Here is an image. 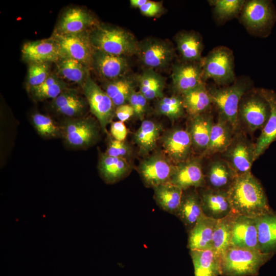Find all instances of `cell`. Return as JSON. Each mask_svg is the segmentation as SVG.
<instances>
[{
    "label": "cell",
    "mask_w": 276,
    "mask_h": 276,
    "mask_svg": "<svg viewBox=\"0 0 276 276\" xmlns=\"http://www.w3.org/2000/svg\"><path fill=\"white\" fill-rule=\"evenodd\" d=\"M227 193L237 215L257 218L271 212L263 188L250 171L237 175Z\"/></svg>",
    "instance_id": "cell-1"
},
{
    "label": "cell",
    "mask_w": 276,
    "mask_h": 276,
    "mask_svg": "<svg viewBox=\"0 0 276 276\" xmlns=\"http://www.w3.org/2000/svg\"><path fill=\"white\" fill-rule=\"evenodd\" d=\"M272 255L258 249L230 246L220 257L221 275L257 276Z\"/></svg>",
    "instance_id": "cell-2"
},
{
    "label": "cell",
    "mask_w": 276,
    "mask_h": 276,
    "mask_svg": "<svg viewBox=\"0 0 276 276\" xmlns=\"http://www.w3.org/2000/svg\"><path fill=\"white\" fill-rule=\"evenodd\" d=\"M89 37L96 50L124 57L136 55L137 52L139 43L134 36L119 27L96 26Z\"/></svg>",
    "instance_id": "cell-3"
},
{
    "label": "cell",
    "mask_w": 276,
    "mask_h": 276,
    "mask_svg": "<svg viewBox=\"0 0 276 276\" xmlns=\"http://www.w3.org/2000/svg\"><path fill=\"white\" fill-rule=\"evenodd\" d=\"M250 84L248 80L240 79L223 87L211 88L209 90L212 102L234 130L238 125V108L243 96L247 92Z\"/></svg>",
    "instance_id": "cell-4"
},
{
    "label": "cell",
    "mask_w": 276,
    "mask_h": 276,
    "mask_svg": "<svg viewBox=\"0 0 276 276\" xmlns=\"http://www.w3.org/2000/svg\"><path fill=\"white\" fill-rule=\"evenodd\" d=\"M203 80L212 79L218 85L228 86L235 81L233 53L225 47L211 51L201 62Z\"/></svg>",
    "instance_id": "cell-5"
},
{
    "label": "cell",
    "mask_w": 276,
    "mask_h": 276,
    "mask_svg": "<svg viewBox=\"0 0 276 276\" xmlns=\"http://www.w3.org/2000/svg\"><path fill=\"white\" fill-rule=\"evenodd\" d=\"M270 114V106L259 90L247 91L242 97L238 108V120L250 131L262 129Z\"/></svg>",
    "instance_id": "cell-6"
},
{
    "label": "cell",
    "mask_w": 276,
    "mask_h": 276,
    "mask_svg": "<svg viewBox=\"0 0 276 276\" xmlns=\"http://www.w3.org/2000/svg\"><path fill=\"white\" fill-rule=\"evenodd\" d=\"M61 135L69 146L85 148L97 140L99 130L96 123L89 118H73L65 121L60 127Z\"/></svg>",
    "instance_id": "cell-7"
},
{
    "label": "cell",
    "mask_w": 276,
    "mask_h": 276,
    "mask_svg": "<svg viewBox=\"0 0 276 276\" xmlns=\"http://www.w3.org/2000/svg\"><path fill=\"white\" fill-rule=\"evenodd\" d=\"M59 46L63 57L75 59L86 66L92 64L95 49L90 42L89 33L63 34L55 32L52 38Z\"/></svg>",
    "instance_id": "cell-8"
},
{
    "label": "cell",
    "mask_w": 276,
    "mask_h": 276,
    "mask_svg": "<svg viewBox=\"0 0 276 276\" xmlns=\"http://www.w3.org/2000/svg\"><path fill=\"white\" fill-rule=\"evenodd\" d=\"M83 88L91 113L97 118L103 131H106L107 125L115 116L116 107L106 93L89 75L83 84Z\"/></svg>",
    "instance_id": "cell-9"
},
{
    "label": "cell",
    "mask_w": 276,
    "mask_h": 276,
    "mask_svg": "<svg viewBox=\"0 0 276 276\" xmlns=\"http://www.w3.org/2000/svg\"><path fill=\"white\" fill-rule=\"evenodd\" d=\"M136 55L148 68L159 70L166 67L172 61L174 50L166 40L148 38L139 43Z\"/></svg>",
    "instance_id": "cell-10"
},
{
    "label": "cell",
    "mask_w": 276,
    "mask_h": 276,
    "mask_svg": "<svg viewBox=\"0 0 276 276\" xmlns=\"http://www.w3.org/2000/svg\"><path fill=\"white\" fill-rule=\"evenodd\" d=\"M241 19L249 29L265 32L269 30L276 20V12L269 1H248L241 10Z\"/></svg>",
    "instance_id": "cell-11"
},
{
    "label": "cell",
    "mask_w": 276,
    "mask_h": 276,
    "mask_svg": "<svg viewBox=\"0 0 276 276\" xmlns=\"http://www.w3.org/2000/svg\"><path fill=\"white\" fill-rule=\"evenodd\" d=\"M255 144L241 135L233 137L225 152L226 162L237 175L250 171L254 159Z\"/></svg>",
    "instance_id": "cell-12"
},
{
    "label": "cell",
    "mask_w": 276,
    "mask_h": 276,
    "mask_svg": "<svg viewBox=\"0 0 276 276\" xmlns=\"http://www.w3.org/2000/svg\"><path fill=\"white\" fill-rule=\"evenodd\" d=\"M174 168L165 157L156 155L143 160L139 170L145 185L154 188L168 182Z\"/></svg>",
    "instance_id": "cell-13"
},
{
    "label": "cell",
    "mask_w": 276,
    "mask_h": 276,
    "mask_svg": "<svg viewBox=\"0 0 276 276\" xmlns=\"http://www.w3.org/2000/svg\"><path fill=\"white\" fill-rule=\"evenodd\" d=\"M174 90L181 96L204 83L201 62H185L173 66L171 74Z\"/></svg>",
    "instance_id": "cell-14"
},
{
    "label": "cell",
    "mask_w": 276,
    "mask_h": 276,
    "mask_svg": "<svg viewBox=\"0 0 276 276\" xmlns=\"http://www.w3.org/2000/svg\"><path fill=\"white\" fill-rule=\"evenodd\" d=\"M21 53L24 59L30 63L58 61L63 57L59 46L53 38L26 42Z\"/></svg>",
    "instance_id": "cell-15"
},
{
    "label": "cell",
    "mask_w": 276,
    "mask_h": 276,
    "mask_svg": "<svg viewBox=\"0 0 276 276\" xmlns=\"http://www.w3.org/2000/svg\"><path fill=\"white\" fill-rule=\"evenodd\" d=\"M231 246L259 250L256 218L236 215L232 224Z\"/></svg>",
    "instance_id": "cell-16"
},
{
    "label": "cell",
    "mask_w": 276,
    "mask_h": 276,
    "mask_svg": "<svg viewBox=\"0 0 276 276\" xmlns=\"http://www.w3.org/2000/svg\"><path fill=\"white\" fill-rule=\"evenodd\" d=\"M168 182L181 188L183 191L205 185V176L197 160L185 161L175 166Z\"/></svg>",
    "instance_id": "cell-17"
},
{
    "label": "cell",
    "mask_w": 276,
    "mask_h": 276,
    "mask_svg": "<svg viewBox=\"0 0 276 276\" xmlns=\"http://www.w3.org/2000/svg\"><path fill=\"white\" fill-rule=\"evenodd\" d=\"M192 145L189 131L182 129L171 130L164 136L163 140L165 153L177 165L187 160Z\"/></svg>",
    "instance_id": "cell-18"
},
{
    "label": "cell",
    "mask_w": 276,
    "mask_h": 276,
    "mask_svg": "<svg viewBox=\"0 0 276 276\" xmlns=\"http://www.w3.org/2000/svg\"><path fill=\"white\" fill-rule=\"evenodd\" d=\"M92 65L102 77L110 81L125 76L129 65L124 56H120L95 50Z\"/></svg>",
    "instance_id": "cell-19"
},
{
    "label": "cell",
    "mask_w": 276,
    "mask_h": 276,
    "mask_svg": "<svg viewBox=\"0 0 276 276\" xmlns=\"http://www.w3.org/2000/svg\"><path fill=\"white\" fill-rule=\"evenodd\" d=\"M199 195L205 216L218 220L232 212L227 191L207 188Z\"/></svg>",
    "instance_id": "cell-20"
},
{
    "label": "cell",
    "mask_w": 276,
    "mask_h": 276,
    "mask_svg": "<svg viewBox=\"0 0 276 276\" xmlns=\"http://www.w3.org/2000/svg\"><path fill=\"white\" fill-rule=\"evenodd\" d=\"M259 90L270 106V114L255 144V160L264 152L272 143L276 141V93L273 90L264 88Z\"/></svg>",
    "instance_id": "cell-21"
},
{
    "label": "cell",
    "mask_w": 276,
    "mask_h": 276,
    "mask_svg": "<svg viewBox=\"0 0 276 276\" xmlns=\"http://www.w3.org/2000/svg\"><path fill=\"white\" fill-rule=\"evenodd\" d=\"M95 24L94 18L88 12L81 8H72L62 15L56 32L63 34L82 33Z\"/></svg>",
    "instance_id": "cell-22"
},
{
    "label": "cell",
    "mask_w": 276,
    "mask_h": 276,
    "mask_svg": "<svg viewBox=\"0 0 276 276\" xmlns=\"http://www.w3.org/2000/svg\"><path fill=\"white\" fill-rule=\"evenodd\" d=\"M216 219L203 214L189 232L188 247L190 250L212 248Z\"/></svg>",
    "instance_id": "cell-23"
},
{
    "label": "cell",
    "mask_w": 276,
    "mask_h": 276,
    "mask_svg": "<svg viewBox=\"0 0 276 276\" xmlns=\"http://www.w3.org/2000/svg\"><path fill=\"white\" fill-rule=\"evenodd\" d=\"M175 41L177 51L183 62H201L203 45L199 34L192 31L181 32L176 35Z\"/></svg>",
    "instance_id": "cell-24"
},
{
    "label": "cell",
    "mask_w": 276,
    "mask_h": 276,
    "mask_svg": "<svg viewBox=\"0 0 276 276\" xmlns=\"http://www.w3.org/2000/svg\"><path fill=\"white\" fill-rule=\"evenodd\" d=\"M190 250L194 276L221 275L220 258L212 248Z\"/></svg>",
    "instance_id": "cell-25"
},
{
    "label": "cell",
    "mask_w": 276,
    "mask_h": 276,
    "mask_svg": "<svg viewBox=\"0 0 276 276\" xmlns=\"http://www.w3.org/2000/svg\"><path fill=\"white\" fill-rule=\"evenodd\" d=\"M259 250L265 253L276 250V214L272 212L256 218Z\"/></svg>",
    "instance_id": "cell-26"
},
{
    "label": "cell",
    "mask_w": 276,
    "mask_h": 276,
    "mask_svg": "<svg viewBox=\"0 0 276 276\" xmlns=\"http://www.w3.org/2000/svg\"><path fill=\"white\" fill-rule=\"evenodd\" d=\"M237 176L229 164L225 160H216L210 165L206 176L208 188L227 191Z\"/></svg>",
    "instance_id": "cell-27"
},
{
    "label": "cell",
    "mask_w": 276,
    "mask_h": 276,
    "mask_svg": "<svg viewBox=\"0 0 276 276\" xmlns=\"http://www.w3.org/2000/svg\"><path fill=\"white\" fill-rule=\"evenodd\" d=\"M203 214L199 194L195 191L183 193L176 216L182 221L188 232Z\"/></svg>",
    "instance_id": "cell-28"
},
{
    "label": "cell",
    "mask_w": 276,
    "mask_h": 276,
    "mask_svg": "<svg viewBox=\"0 0 276 276\" xmlns=\"http://www.w3.org/2000/svg\"><path fill=\"white\" fill-rule=\"evenodd\" d=\"M130 166L126 158L112 157L105 153L101 154L98 169L101 177L108 183H113L127 174Z\"/></svg>",
    "instance_id": "cell-29"
},
{
    "label": "cell",
    "mask_w": 276,
    "mask_h": 276,
    "mask_svg": "<svg viewBox=\"0 0 276 276\" xmlns=\"http://www.w3.org/2000/svg\"><path fill=\"white\" fill-rule=\"evenodd\" d=\"M233 131L231 125L219 115L217 122L212 125L206 153L224 152L232 142Z\"/></svg>",
    "instance_id": "cell-30"
},
{
    "label": "cell",
    "mask_w": 276,
    "mask_h": 276,
    "mask_svg": "<svg viewBox=\"0 0 276 276\" xmlns=\"http://www.w3.org/2000/svg\"><path fill=\"white\" fill-rule=\"evenodd\" d=\"M185 110L192 117L203 114L212 103L204 83L181 95Z\"/></svg>",
    "instance_id": "cell-31"
},
{
    "label": "cell",
    "mask_w": 276,
    "mask_h": 276,
    "mask_svg": "<svg viewBox=\"0 0 276 276\" xmlns=\"http://www.w3.org/2000/svg\"><path fill=\"white\" fill-rule=\"evenodd\" d=\"M154 198L157 205L169 213L176 215L181 201L183 191L170 182L155 188Z\"/></svg>",
    "instance_id": "cell-32"
},
{
    "label": "cell",
    "mask_w": 276,
    "mask_h": 276,
    "mask_svg": "<svg viewBox=\"0 0 276 276\" xmlns=\"http://www.w3.org/2000/svg\"><path fill=\"white\" fill-rule=\"evenodd\" d=\"M161 131L162 127L158 123L149 120L143 121L133 136L142 154L148 153L156 148Z\"/></svg>",
    "instance_id": "cell-33"
},
{
    "label": "cell",
    "mask_w": 276,
    "mask_h": 276,
    "mask_svg": "<svg viewBox=\"0 0 276 276\" xmlns=\"http://www.w3.org/2000/svg\"><path fill=\"white\" fill-rule=\"evenodd\" d=\"M139 91L147 100L164 97L165 79L155 70L146 68L137 77Z\"/></svg>",
    "instance_id": "cell-34"
},
{
    "label": "cell",
    "mask_w": 276,
    "mask_h": 276,
    "mask_svg": "<svg viewBox=\"0 0 276 276\" xmlns=\"http://www.w3.org/2000/svg\"><path fill=\"white\" fill-rule=\"evenodd\" d=\"M213 123L212 117L209 114L203 113L192 117L189 132L192 145L197 149L206 150Z\"/></svg>",
    "instance_id": "cell-35"
},
{
    "label": "cell",
    "mask_w": 276,
    "mask_h": 276,
    "mask_svg": "<svg viewBox=\"0 0 276 276\" xmlns=\"http://www.w3.org/2000/svg\"><path fill=\"white\" fill-rule=\"evenodd\" d=\"M236 215L232 212L224 218L217 220L213 237L212 249L220 258L231 246L232 224Z\"/></svg>",
    "instance_id": "cell-36"
},
{
    "label": "cell",
    "mask_w": 276,
    "mask_h": 276,
    "mask_svg": "<svg viewBox=\"0 0 276 276\" xmlns=\"http://www.w3.org/2000/svg\"><path fill=\"white\" fill-rule=\"evenodd\" d=\"M134 87L133 80L124 76L109 81L105 87V91L109 97L116 107L127 103Z\"/></svg>",
    "instance_id": "cell-37"
},
{
    "label": "cell",
    "mask_w": 276,
    "mask_h": 276,
    "mask_svg": "<svg viewBox=\"0 0 276 276\" xmlns=\"http://www.w3.org/2000/svg\"><path fill=\"white\" fill-rule=\"evenodd\" d=\"M58 61V72L63 77L73 82L84 83L89 75L87 66L68 57H63Z\"/></svg>",
    "instance_id": "cell-38"
},
{
    "label": "cell",
    "mask_w": 276,
    "mask_h": 276,
    "mask_svg": "<svg viewBox=\"0 0 276 276\" xmlns=\"http://www.w3.org/2000/svg\"><path fill=\"white\" fill-rule=\"evenodd\" d=\"M30 88L33 97L37 100L54 99L65 89V85L56 76H49L40 85Z\"/></svg>",
    "instance_id": "cell-39"
},
{
    "label": "cell",
    "mask_w": 276,
    "mask_h": 276,
    "mask_svg": "<svg viewBox=\"0 0 276 276\" xmlns=\"http://www.w3.org/2000/svg\"><path fill=\"white\" fill-rule=\"evenodd\" d=\"M158 100L156 107L157 113L166 116L173 121L183 115L185 109L181 97H163Z\"/></svg>",
    "instance_id": "cell-40"
},
{
    "label": "cell",
    "mask_w": 276,
    "mask_h": 276,
    "mask_svg": "<svg viewBox=\"0 0 276 276\" xmlns=\"http://www.w3.org/2000/svg\"><path fill=\"white\" fill-rule=\"evenodd\" d=\"M214 6L215 15L221 20L231 18L242 9L243 0H215L210 1Z\"/></svg>",
    "instance_id": "cell-41"
},
{
    "label": "cell",
    "mask_w": 276,
    "mask_h": 276,
    "mask_svg": "<svg viewBox=\"0 0 276 276\" xmlns=\"http://www.w3.org/2000/svg\"><path fill=\"white\" fill-rule=\"evenodd\" d=\"M32 123L38 133L46 138L56 137L61 135V128L49 117L35 113L32 117Z\"/></svg>",
    "instance_id": "cell-42"
},
{
    "label": "cell",
    "mask_w": 276,
    "mask_h": 276,
    "mask_svg": "<svg viewBox=\"0 0 276 276\" xmlns=\"http://www.w3.org/2000/svg\"><path fill=\"white\" fill-rule=\"evenodd\" d=\"M49 76L48 63H31L28 73V82L30 88L40 85Z\"/></svg>",
    "instance_id": "cell-43"
},
{
    "label": "cell",
    "mask_w": 276,
    "mask_h": 276,
    "mask_svg": "<svg viewBox=\"0 0 276 276\" xmlns=\"http://www.w3.org/2000/svg\"><path fill=\"white\" fill-rule=\"evenodd\" d=\"M147 101L146 98L140 93L134 90L131 93L128 99L129 103L133 108L134 116L142 120L147 108Z\"/></svg>",
    "instance_id": "cell-44"
},
{
    "label": "cell",
    "mask_w": 276,
    "mask_h": 276,
    "mask_svg": "<svg viewBox=\"0 0 276 276\" xmlns=\"http://www.w3.org/2000/svg\"><path fill=\"white\" fill-rule=\"evenodd\" d=\"M105 153L110 156L126 158L130 154V149L124 141L113 139L109 141Z\"/></svg>",
    "instance_id": "cell-45"
},
{
    "label": "cell",
    "mask_w": 276,
    "mask_h": 276,
    "mask_svg": "<svg viewBox=\"0 0 276 276\" xmlns=\"http://www.w3.org/2000/svg\"><path fill=\"white\" fill-rule=\"evenodd\" d=\"M85 109V101L80 97L66 106L58 109L56 112L65 117L73 118L81 115Z\"/></svg>",
    "instance_id": "cell-46"
},
{
    "label": "cell",
    "mask_w": 276,
    "mask_h": 276,
    "mask_svg": "<svg viewBox=\"0 0 276 276\" xmlns=\"http://www.w3.org/2000/svg\"><path fill=\"white\" fill-rule=\"evenodd\" d=\"M110 133L113 139L124 141L127 134V129L124 122L120 121L112 122L110 125Z\"/></svg>",
    "instance_id": "cell-47"
},
{
    "label": "cell",
    "mask_w": 276,
    "mask_h": 276,
    "mask_svg": "<svg viewBox=\"0 0 276 276\" xmlns=\"http://www.w3.org/2000/svg\"><path fill=\"white\" fill-rule=\"evenodd\" d=\"M162 7V5L159 2L148 1L139 9L143 15L147 16L153 17L161 13Z\"/></svg>",
    "instance_id": "cell-48"
},
{
    "label": "cell",
    "mask_w": 276,
    "mask_h": 276,
    "mask_svg": "<svg viewBox=\"0 0 276 276\" xmlns=\"http://www.w3.org/2000/svg\"><path fill=\"white\" fill-rule=\"evenodd\" d=\"M115 116L119 121L124 122L134 116V111L129 103H126L116 107Z\"/></svg>",
    "instance_id": "cell-49"
},
{
    "label": "cell",
    "mask_w": 276,
    "mask_h": 276,
    "mask_svg": "<svg viewBox=\"0 0 276 276\" xmlns=\"http://www.w3.org/2000/svg\"><path fill=\"white\" fill-rule=\"evenodd\" d=\"M148 0H130V5L134 8H139V9L144 6Z\"/></svg>",
    "instance_id": "cell-50"
}]
</instances>
